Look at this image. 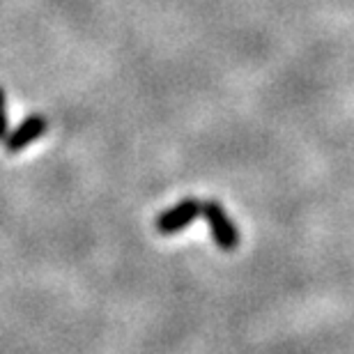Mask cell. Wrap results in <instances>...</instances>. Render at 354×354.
<instances>
[{"mask_svg": "<svg viewBox=\"0 0 354 354\" xmlns=\"http://www.w3.org/2000/svg\"><path fill=\"white\" fill-rule=\"evenodd\" d=\"M201 205L203 203L196 201V198H184L175 207L161 212L157 216V230L161 235H175V232L189 228L201 216Z\"/></svg>", "mask_w": 354, "mask_h": 354, "instance_id": "2", "label": "cell"}, {"mask_svg": "<svg viewBox=\"0 0 354 354\" xmlns=\"http://www.w3.org/2000/svg\"><path fill=\"white\" fill-rule=\"evenodd\" d=\"M10 133V120H7V104H5V90L0 88V140Z\"/></svg>", "mask_w": 354, "mask_h": 354, "instance_id": "4", "label": "cell"}, {"mask_svg": "<svg viewBox=\"0 0 354 354\" xmlns=\"http://www.w3.org/2000/svg\"><path fill=\"white\" fill-rule=\"evenodd\" d=\"M201 214L205 216V221L209 225L212 239L221 251H235L239 244V232L232 223V218L228 216V212L223 209L221 203L207 201L201 205Z\"/></svg>", "mask_w": 354, "mask_h": 354, "instance_id": "1", "label": "cell"}, {"mask_svg": "<svg viewBox=\"0 0 354 354\" xmlns=\"http://www.w3.org/2000/svg\"><path fill=\"white\" fill-rule=\"evenodd\" d=\"M46 129H48V122H46L44 115L26 118L17 129L5 136V150L10 154H17L21 150H26L30 143H35V140H39L41 136H44Z\"/></svg>", "mask_w": 354, "mask_h": 354, "instance_id": "3", "label": "cell"}]
</instances>
